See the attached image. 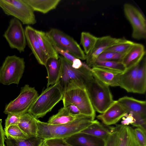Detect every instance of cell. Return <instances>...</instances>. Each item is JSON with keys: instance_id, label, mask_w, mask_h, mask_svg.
Listing matches in <instances>:
<instances>
[{"instance_id": "cell-1", "label": "cell", "mask_w": 146, "mask_h": 146, "mask_svg": "<svg viewBox=\"0 0 146 146\" xmlns=\"http://www.w3.org/2000/svg\"><path fill=\"white\" fill-rule=\"evenodd\" d=\"M92 117L81 114L73 121L62 124L52 125L38 119L37 136L46 140L64 139L86 129L95 121Z\"/></svg>"}, {"instance_id": "cell-2", "label": "cell", "mask_w": 146, "mask_h": 146, "mask_svg": "<svg viewBox=\"0 0 146 146\" xmlns=\"http://www.w3.org/2000/svg\"><path fill=\"white\" fill-rule=\"evenodd\" d=\"M63 89L58 81L43 90L29 109L28 112L38 119L44 117L62 100Z\"/></svg>"}, {"instance_id": "cell-3", "label": "cell", "mask_w": 146, "mask_h": 146, "mask_svg": "<svg viewBox=\"0 0 146 146\" xmlns=\"http://www.w3.org/2000/svg\"><path fill=\"white\" fill-rule=\"evenodd\" d=\"M85 88L94 110L99 113H103L115 101L109 86L101 81L93 74Z\"/></svg>"}, {"instance_id": "cell-4", "label": "cell", "mask_w": 146, "mask_h": 146, "mask_svg": "<svg viewBox=\"0 0 146 146\" xmlns=\"http://www.w3.org/2000/svg\"><path fill=\"white\" fill-rule=\"evenodd\" d=\"M59 59L62 68L59 82L63 90L72 83L85 88L87 83L93 75L92 68L84 63L80 68L75 69L72 67L70 62L62 56H59Z\"/></svg>"}, {"instance_id": "cell-5", "label": "cell", "mask_w": 146, "mask_h": 146, "mask_svg": "<svg viewBox=\"0 0 146 146\" xmlns=\"http://www.w3.org/2000/svg\"><path fill=\"white\" fill-rule=\"evenodd\" d=\"M62 100L63 105L72 104L78 108L81 114L95 119V111L85 88L74 83L70 84L64 90Z\"/></svg>"}, {"instance_id": "cell-6", "label": "cell", "mask_w": 146, "mask_h": 146, "mask_svg": "<svg viewBox=\"0 0 146 146\" xmlns=\"http://www.w3.org/2000/svg\"><path fill=\"white\" fill-rule=\"evenodd\" d=\"M0 7L5 14L13 16L23 24L36 23L34 11L24 0H0Z\"/></svg>"}, {"instance_id": "cell-7", "label": "cell", "mask_w": 146, "mask_h": 146, "mask_svg": "<svg viewBox=\"0 0 146 146\" xmlns=\"http://www.w3.org/2000/svg\"><path fill=\"white\" fill-rule=\"evenodd\" d=\"M25 67L24 59L15 55L7 56L0 68V84H18Z\"/></svg>"}, {"instance_id": "cell-8", "label": "cell", "mask_w": 146, "mask_h": 146, "mask_svg": "<svg viewBox=\"0 0 146 146\" xmlns=\"http://www.w3.org/2000/svg\"><path fill=\"white\" fill-rule=\"evenodd\" d=\"M38 96V92L34 87L26 84L21 88L18 96L6 106L4 112L6 114L20 115L27 113Z\"/></svg>"}, {"instance_id": "cell-9", "label": "cell", "mask_w": 146, "mask_h": 146, "mask_svg": "<svg viewBox=\"0 0 146 146\" xmlns=\"http://www.w3.org/2000/svg\"><path fill=\"white\" fill-rule=\"evenodd\" d=\"M46 33L53 45L69 52L76 58L86 60V55L84 51L72 37L55 28L51 29Z\"/></svg>"}, {"instance_id": "cell-10", "label": "cell", "mask_w": 146, "mask_h": 146, "mask_svg": "<svg viewBox=\"0 0 146 146\" xmlns=\"http://www.w3.org/2000/svg\"><path fill=\"white\" fill-rule=\"evenodd\" d=\"M125 15L132 28V36L136 39L146 38V20L142 13L134 6L125 3L123 6Z\"/></svg>"}, {"instance_id": "cell-11", "label": "cell", "mask_w": 146, "mask_h": 146, "mask_svg": "<svg viewBox=\"0 0 146 146\" xmlns=\"http://www.w3.org/2000/svg\"><path fill=\"white\" fill-rule=\"evenodd\" d=\"M3 36L11 48L20 53L24 51L27 41L25 30L19 20L15 18L11 20Z\"/></svg>"}, {"instance_id": "cell-12", "label": "cell", "mask_w": 146, "mask_h": 146, "mask_svg": "<svg viewBox=\"0 0 146 146\" xmlns=\"http://www.w3.org/2000/svg\"><path fill=\"white\" fill-rule=\"evenodd\" d=\"M123 38H117L110 36L98 37L90 52L86 55V64L92 68L99 56L108 47L121 41Z\"/></svg>"}, {"instance_id": "cell-13", "label": "cell", "mask_w": 146, "mask_h": 146, "mask_svg": "<svg viewBox=\"0 0 146 146\" xmlns=\"http://www.w3.org/2000/svg\"><path fill=\"white\" fill-rule=\"evenodd\" d=\"M128 113L127 110L117 100H115L104 112L97 115L96 117L104 124L110 126L116 124Z\"/></svg>"}, {"instance_id": "cell-14", "label": "cell", "mask_w": 146, "mask_h": 146, "mask_svg": "<svg viewBox=\"0 0 146 146\" xmlns=\"http://www.w3.org/2000/svg\"><path fill=\"white\" fill-rule=\"evenodd\" d=\"M36 29L29 25L25 30L27 42L38 63L45 66L49 58L40 46L36 37Z\"/></svg>"}, {"instance_id": "cell-15", "label": "cell", "mask_w": 146, "mask_h": 146, "mask_svg": "<svg viewBox=\"0 0 146 146\" xmlns=\"http://www.w3.org/2000/svg\"><path fill=\"white\" fill-rule=\"evenodd\" d=\"M145 54L144 46L142 44L135 43L124 55L121 62L128 69L138 64Z\"/></svg>"}, {"instance_id": "cell-16", "label": "cell", "mask_w": 146, "mask_h": 146, "mask_svg": "<svg viewBox=\"0 0 146 146\" xmlns=\"http://www.w3.org/2000/svg\"><path fill=\"white\" fill-rule=\"evenodd\" d=\"M73 146H104V141L93 136L81 132L64 139Z\"/></svg>"}, {"instance_id": "cell-17", "label": "cell", "mask_w": 146, "mask_h": 146, "mask_svg": "<svg viewBox=\"0 0 146 146\" xmlns=\"http://www.w3.org/2000/svg\"><path fill=\"white\" fill-rule=\"evenodd\" d=\"M93 74L101 81L109 86H119V77L122 72L100 67L92 68Z\"/></svg>"}, {"instance_id": "cell-18", "label": "cell", "mask_w": 146, "mask_h": 146, "mask_svg": "<svg viewBox=\"0 0 146 146\" xmlns=\"http://www.w3.org/2000/svg\"><path fill=\"white\" fill-rule=\"evenodd\" d=\"M48 74L47 87L59 81L62 72L61 63L59 58H49L45 66Z\"/></svg>"}, {"instance_id": "cell-19", "label": "cell", "mask_w": 146, "mask_h": 146, "mask_svg": "<svg viewBox=\"0 0 146 146\" xmlns=\"http://www.w3.org/2000/svg\"><path fill=\"white\" fill-rule=\"evenodd\" d=\"M118 101L128 112H132L142 115H146V102L133 97L124 96L119 98Z\"/></svg>"}, {"instance_id": "cell-20", "label": "cell", "mask_w": 146, "mask_h": 146, "mask_svg": "<svg viewBox=\"0 0 146 146\" xmlns=\"http://www.w3.org/2000/svg\"><path fill=\"white\" fill-rule=\"evenodd\" d=\"M36 119L29 112L21 116L17 125L29 137L37 136Z\"/></svg>"}, {"instance_id": "cell-21", "label": "cell", "mask_w": 146, "mask_h": 146, "mask_svg": "<svg viewBox=\"0 0 146 146\" xmlns=\"http://www.w3.org/2000/svg\"><path fill=\"white\" fill-rule=\"evenodd\" d=\"M139 64L121 73L119 77V86L129 92H132L135 84Z\"/></svg>"}, {"instance_id": "cell-22", "label": "cell", "mask_w": 146, "mask_h": 146, "mask_svg": "<svg viewBox=\"0 0 146 146\" xmlns=\"http://www.w3.org/2000/svg\"><path fill=\"white\" fill-rule=\"evenodd\" d=\"M114 128V127L103 124L96 120L81 132L90 135L104 141Z\"/></svg>"}, {"instance_id": "cell-23", "label": "cell", "mask_w": 146, "mask_h": 146, "mask_svg": "<svg viewBox=\"0 0 146 146\" xmlns=\"http://www.w3.org/2000/svg\"><path fill=\"white\" fill-rule=\"evenodd\" d=\"M146 90V60L145 57L139 63L132 92L144 94Z\"/></svg>"}, {"instance_id": "cell-24", "label": "cell", "mask_w": 146, "mask_h": 146, "mask_svg": "<svg viewBox=\"0 0 146 146\" xmlns=\"http://www.w3.org/2000/svg\"><path fill=\"white\" fill-rule=\"evenodd\" d=\"M117 125L119 134L118 146H137L134 129L128 125L122 124Z\"/></svg>"}, {"instance_id": "cell-25", "label": "cell", "mask_w": 146, "mask_h": 146, "mask_svg": "<svg viewBox=\"0 0 146 146\" xmlns=\"http://www.w3.org/2000/svg\"><path fill=\"white\" fill-rule=\"evenodd\" d=\"M34 11L46 14L55 9L61 0H24Z\"/></svg>"}, {"instance_id": "cell-26", "label": "cell", "mask_w": 146, "mask_h": 146, "mask_svg": "<svg viewBox=\"0 0 146 146\" xmlns=\"http://www.w3.org/2000/svg\"><path fill=\"white\" fill-rule=\"evenodd\" d=\"M37 39L41 48L49 58H58L59 55L54 47L46 32L36 30Z\"/></svg>"}, {"instance_id": "cell-27", "label": "cell", "mask_w": 146, "mask_h": 146, "mask_svg": "<svg viewBox=\"0 0 146 146\" xmlns=\"http://www.w3.org/2000/svg\"><path fill=\"white\" fill-rule=\"evenodd\" d=\"M78 115L75 116L71 115L63 107L58 110L57 113L51 116L47 123L52 125L66 124L73 121Z\"/></svg>"}, {"instance_id": "cell-28", "label": "cell", "mask_w": 146, "mask_h": 146, "mask_svg": "<svg viewBox=\"0 0 146 146\" xmlns=\"http://www.w3.org/2000/svg\"><path fill=\"white\" fill-rule=\"evenodd\" d=\"M44 141L43 138L37 136L20 140L6 137L5 140L6 146H40Z\"/></svg>"}, {"instance_id": "cell-29", "label": "cell", "mask_w": 146, "mask_h": 146, "mask_svg": "<svg viewBox=\"0 0 146 146\" xmlns=\"http://www.w3.org/2000/svg\"><path fill=\"white\" fill-rule=\"evenodd\" d=\"M100 67L113 70L123 72L126 68L121 61L97 60L92 68Z\"/></svg>"}, {"instance_id": "cell-30", "label": "cell", "mask_w": 146, "mask_h": 146, "mask_svg": "<svg viewBox=\"0 0 146 146\" xmlns=\"http://www.w3.org/2000/svg\"><path fill=\"white\" fill-rule=\"evenodd\" d=\"M98 38L89 32H82L80 38V43L83 48L84 52L86 55L88 54L92 50Z\"/></svg>"}, {"instance_id": "cell-31", "label": "cell", "mask_w": 146, "mask_h": 146, "mask_svg": "<svg viewBox=\"0 0 146 146\" xmlns=\"http://www.w3.org/2000/svg\"><path fill=\"white\" fill-rule=\"evenodd\" d=\"M134 43L131 41L123 38L121 41L108 47L104 52H113L125 55Z\"/></svg>"}, {"instance_id": "cell-32", "label": "cell", "mask_w": 146, "mask_h": 146, "mask_svg": "<svg viewBox=\"0 0 146 146\" xmlns=\"http://www.w3.org/2000/svg\"><path fill=\"white\" fill-rule=\"evenodd\" d=\"M5 135L6 138L15 140L27 139L28 137L17 125L9 126L4 129Z\"/></svg>"}, {"instance_id": "cell-33", "label": "cell", "mask_w": 146, "mask_h": 146, "mask_svg": "<svg viewBox=\"0 0 146 146\" xmlns=\"http://www.w3.org/2000/svg\"><path fill=\"white\" fill-rule=\"evenodd\" d=\"M119 140V131L117 125L104 140V146H118Z\"/></svg>"}, {"instance_id": "cell-34", "label": "cell", "mask_w": 146, "mask_h": 146, "mask_svg": "<svg viewBox=\"0 0 146 146\" xmlns=\"http://www.w3.org/2000/svg\"><path fill=\"white\" fill-rule=\"evenodd\" d=\"M133 130L137 146H146V129L137 127Z\"/></svg>"}, {"instance_id": "cell-35", "label": "cell", "mask_w": 146, "mask_h": 146, "mask_svg": "<svg viewBox=\"0 0 146 146\" xmlns=\"http://www.w3.org/2000/svg\"><path fill=\"white\" fill-rule=\"evenodd\" d=\"M125 55L113 52H104L98 57L97 60L121 61Z\"/></svg>"}, {"instance_id": "cell-36", "label": "cell", "mask_w": 146, "mask_h": 146, "mask_svg": "<svg viewBox=\"0 0 146 146\" xmlns=\"http://www.w3.org/2000/svg\"><path fill=\"white\" fill-rule=\"evenodd\" d=\"M44 143L46 146H73L66 143L62 138L46 140L44 141Z\"/></svg>"}, {"instance_id": "cell-37", "label": "cell", "mask_w": 146, "mask_h": 146, "mask_svg": "<svg viewBox=\"0 0 146 146\" xmlns=\"http://www.w3.org/2000/svg\"><path fill=\"white\" fill-rule=\"evenodd\" d=\"M21 115L12 113L8 114L5 120V125L4 129H7L9 126L11 125H17Z\"/></svg>"}, {"instance_id": "cell-38", "label": "cell", "mask_w": 146, "mask_h": 146, "mask_svg": "<svg viewBox=\"0 0 146 146\" xmlns=\"http://www.w3.org/2000/svg\"><path fill=\"white\" fill-rule=\"evenodd\" d=\"M131 112L135 119L134 122L132 125L134 127L146 129V115Z\"/></svg>"}, {"instance_id": "cell-39", "label": "cell", "mask_w": 146, "mask_h": 146, "mask_svg": "<svg viewBox=\"0 0 146 146\" xmlns=\"http://www.w3.org/2000/svg\"><path fill=\"white\" fill-rule=\"evenodd\" d=\"M53 46L57 53L61 55L62 56L71 64L73 60L76 58L69 52L59 48L54 45H53Z\"/></svg>"}, {"instance_id": "cell-40", "label": "cell", "mask_w": 146, "mask_h": 146, "mask_svg": "<svg viewBox=\"0 0 146 146\" xmlns=\"http://www.w3.org/2000/svg\"><path fill=\"white\" fill-rule=\"evenodd\" d=\"M63 106V107L72 115L78 116L82 114L78 108L72 104H67Z\"/></svg>"}, {"instance_id": "cell-41", "label": "cell", "mask_w": 146, "mask_h": 146, "mask_svg": "<svg viewBox=\"0 0 146 146\" xmlns=\"http://www.w3.org/2000/svg\"><path fill=\"white\" fill-rule=\"evenodd\" d=\"M121 124L124 125H128L131 124L132 125L135 121V119L133 114L131 112L126 113L122 117Z\"/></svg>"}, {"instance_id": "cell-42", "label": "cell", "mask_w": 146, "mask_h": 146, "mask_svg": "<svg viewBox=\"0 0 146 146\" xmlns=\"http://www.w3.org/2000/svg\"><path fill=\"white\" fill-rule=\"evenodd\" d=\"M2 123V119H0V146H4L6 138Z\"/></svg>"}, {"instance_id": "cell-43", "label": "cell", "mask_w": 146, "mask_h": 146, "mask_svg": "<svg viewBox=\"0 0 146 146\" xmlns=\"http://www.w3.org/2000/svg\"><path fill=\"white\" fill-rule=\"evenodd\" d=\"M84 63L82 62L80 59L76 58L72 63V66L73 68L78 69L80 68L83 66Z\"/></svg>"}, {"instance_id": "cell-44", "label": "cell", "mask_w": 146, "mask_h": 146, "mask_svg": "<svg viewBox=\"0 0 146 146\" xmlns=\"http://www.w3.org/2000/svg\"><path fill=\"white\" fill-rule=\"evenodd\" d=\"M40 146H46L44 143V142L41 144Z\"/></svg>"}, {"instance_id": "cell-45", "label": "cell", "mask_w": 146, "mask_h": 146, "mask_svg": "<svg viewBox=\"0 0 146 146\" xmlns=\"http://www.w3.org/2000/svg\"><path fill=\"white\" fill-rule=\"evenodd\" d=\"M3 146H6L5 144Z\"/></svg>"}]
</instances>
